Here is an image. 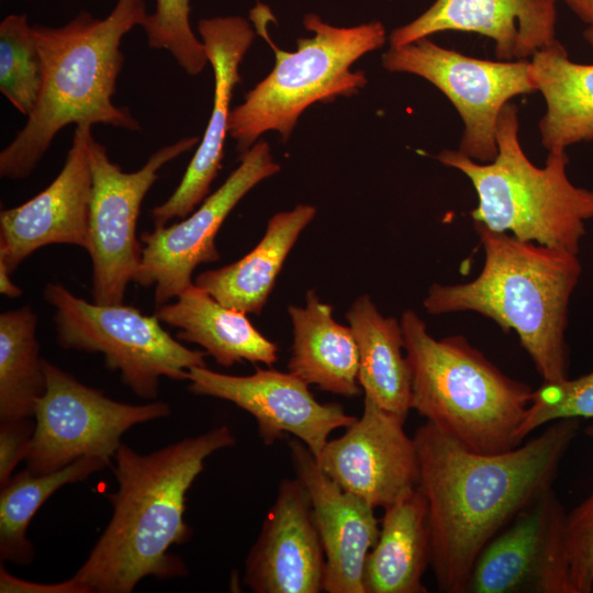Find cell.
<instances>
[{
    "label": "cell",
    "mask_w": 593,
    "mask_h": 593,
    "mask_svg": "<svg viewBox=\"0 0 593 593\" xmlns=\"http://www.w3.org/2000/svg\"><path fill=\"white\" fill-rule=\"evenodd\" d=\"M566 522L567 512L550 488L486 542L466 593H574Z\"/></svg>",
    "instance_id": "13"
},
{
    "label": "cell",
    "mask_w": 593,
    "mask_h": 593,
    "mask_svg": "<svg viewBox=\"0 0 593 593\" xmlns=\"http://www.w3.org/2000/svg\"><path fill=\"white\" fill-rule=\"evenodd\" d=\"M530 61L536 90L546 101L539 122L542 146L562 152L593 139V64L572 61L557 40L537 51Z\"/></svg>",
    "instance_id": "25"
},
{
    "label": "cell",
    "mask_w": 593,
    "mask_h": 593,
    "mask_svg": "<svg viewBox=\"0 0 593 593\" xmlns=\"http://www.w3.org/2000/svg\"><path fill=\"white\" fill-rule=\"evenodd\" d=\"M227 425L149 454L121 444L114 455L118 490L109 524L72 579L85 593H131L146 577H182L188 569L168 551L190 538L186 495L215 451L232 447Z\"/></svg>",
    "instance_id": "2"
},
{
    "label": "cell",
    "mask_w": 593,
    "mask_h": 593,
    "mask_svg": "<svg viewBox=\"0 0 593 593\" xmlns=\"http://www.w3.org/2000/svg\"><path fill=\"white\" fill-rule=\"evenodd\" d=\"M43 368L46 390L36 404L26 458V469L35 474L56 471L88 456L111 462L128 428L171 414L166 402H119L46 359Z\"/></svg>",
    "instance_id": "10"
},
{
    "label": "cell",
    "mask_w": 593,
    "mask_h": 593,
    "mask_svg": "<svg viewBox=\"0 0 593 593\" xmlns=\"http://www.w3.org/2000/svg\"><path fill=\"white\" fill-rule=\"evenodd\" d=\"M91 124L77 125L57 177L26 202L0 212V262L12 273L38 248L89 245Z\"/></svg>",
    "instance_id": "16"
},
{
    "label": "cell",
    "mask_w": 593,
    "mask_h": 593,
    "mask_svg": "<svg viewBox=\"0 0 593 593\" xmlns=\"http://www.w3.org/2000/svg\"><path fill=\"white\" fill-rule=\"evenodd\" d=\"M0 592L1 593H85L82 588L70 578L58 583H37L21 580L10 574L1 564L0 567Z\"/></svg>",
    "instance_id": "34"
},
{
    "label": "cell",
    "mask_w": 593,
    "mask_h": 593,
    "mask_svg": "<svg viewBox=\"0 0 593 593\" xmlns=\"http://www.w3.org/2000/svg\"><path fill=\"white\" fill-rule=\"evenodd\" d=\"M199 142L198 136L181 138L153 153L138 170L125 172L110 159L107 148L93 135L90 137L92 183L87 251L92 265L94 303H123L142 259L143 245L136 237L142 202L160 168Z\"/></svg>",
    "instance_id": "9"
},
{
    "label": "cell",
    "mask_w": 593,
    "mask_h": 593,
    "mask_svg": "<svg viewBox=\"0 0 593 593\" xmlns=\"http://www.w3.org/2000/svg\"><path fill=\"white\" fill-rule=\"evenodd\" d=\"M316 209L299 204L275 214L261 240L243 258L200 273L194 284L221 304L260 315L282 265Z\"/></svg>",
    "instance_id": "23"
},
{
    "label": "cell",
    "mask_w": 593,
    "mask_h": 593,
    "mask_svg": "<svg viewBox=\"0 0 593 593\" xmlns=\"http://www.w3.org/2000/svg\"><path fill=\"white\" fill-rule=\"evenodd\" d=\"M36 325L30 305L0 314V421L34 416L45 393Z\"/></svg>",
    "instance_id": "28"
},
{
    "label": "cell",
    "mask_w": 593,
    "mask_h": 593,
    "mask_svg": "<svg viewBox=\"0 0 593 593\" xmlns=\"http://www.w3.org/2000/svg\"><path fill=\"white\" fill-rule=\"evenodd\" d=\"M430 566L427 503L416 486L384 508L379 537L363 570L366 593H426Z\"/></svg>",
    "instance_id": "24"
},
{
    "label": "cell",
    "mask_w": 593,
    "mask_h": 593,
    "mask_svg": "<svg viewBox=\"0 0 593 593\" xmlns=\"http://www.w3.org/2000/svg\"><path fill=\"white\" fill-rule=\"evenodd\" d=\"M270 146L257 141L240 155L225 182L180 222L156 226L139 236L142 259L133 282L154 287L156 307L189 288L194 269L220 259L216 234L236 204L260 181L279 172Z\"/></svg>",
    "instance_id": "12"
},
{
    "label": "cell",
    "mask_w": 593,
    "mask_h": 593,
    "mask_svg": "<svg viewBox=\"0 0 593 593\" xmlns=\"http://www.w3.org/2000/svg\"><path fill=\"white\" fill-rule=\"evenodd\" d=\"M382 66L419 76L440 90L463 122L458 150L479 163L496 157V128L504 105L516 96L537 91L528 59H480L441 47L428 37L391 46L382 55Z\"/></svg>",
    "instance_id": "11"
},
{
    "label": "cell",
    "mask_w": 593,
    "mask_h": 593,
    "mask_svg": "<svg viewBox=\"0 0 593 593\" xmlns=\"http://www.w3.org/2000/svg\"><path fill=\"white\" fill-rule=\"evenodd\" d=\"M198 32L213 69L212 112L179 186L164 203L150 211L155 227L165 226L176 217L184 219L206 198L221 169L231 100L234 88L242 81L239 65L255 37L250 23L238 15L202 19Z\"/></svg>",
    "instance_id": "17"
},
{
    "label": "cell",
    "mask_w": 593,
    "mask_h": 593,
    "mask_svg": "<svg viewBox=\"0 0 593 593\" xmlns=\"http://www.w3.org/2000/svg\"><path fill=\"white\" fill-rule=\"evenodd\" d=\"M411 371V410L481 454L513 449L533 388L503 373L465 336L434 338L413 310L400 320Z\"/></svg>",
    "instance_id": "5"
},
{
    "label": "cell",
    "mask_w": 593,
    "mask_h": 593,
    "mask_svg": "<svg viewBox=\"0 0 593 593\" xmlns=\"http://www.w3.org/2000/svg\"><path fill=\"white\" fill-rule=\"evenodd\" d=\"M346 318L358 347V380L365 395L406 418L411 410V371L400 322L383 316L369 295L357 298Z\"/></svg>",
    "instance_id": "26"
},
{
    "label": "cell",
    "mask_w": 593,
    "mask_h": 593,
    "mask_svg": "<svg viewBox=\"0 0 593 593\" xmlns=\"http://www.w3.org/2000/svg\"><path fill=\"white\" fill-rule=\"evenodd\" d=\"M518 130V109L508 102L499 116L492 161L479 163L451 149L436 158L472 183L478 195L470 213L473 223L579 255L585 223L593 219V190L569 180L566 150L549 152L545 167L535 166L521 146Z\"/></svg>",
    "instance_id": "6"
},
{
    "label": "cell",
    "mask_w": 593,
    "mask_h": 593,
    "mask_svg": "<svg viewBox=\"0 0 593 593\" xmlns=\"http://www.w3.org/2000/svg\"><path fill=\"white\" fill-rule=\"evenodd\" d=\"M584 38L589 43V45L593 48V24L589 25L584 33Z\"/></svg>",
    "instance_id": "37"
},
{
    "label": "cell",
    "mask_w": 593,
    "mask_h": 593,
    "mask_svg": "<svg viewBox=\"0 0 593 593\" xmlns=\"http://www.w3.org/2000/svg\"><path fill=\"white\" fill-rule=\"evenodd\" d=\"M473 226L484 251L480 273L465 283H433L425 310L432 315H483L504 332L516 333L544 382L568 378L566 329L582 273L579 255Z\"/></svg>",
    "instance_id": "4"
},
{
    "label": "cell",
    "mask_w": 593,
    "mask_h": 593,
    "mask_svg": "<svg viewBox=\"0 0 593 593\" xmlns=\"http://www.w3.org/2000/svg\"><path fill=\"white\" fill-rule=\"evenodd\" d=\"M592 592H593V588H592Z\"/></svg>",
    "instance_id": "38"
},
{
    "label": "cell",
    "mask_w": 593,
    "mask_h": 593,
    "mask_svg": "<svg viewBox=\"0 0 593 593\" xmlns=\"http://www.w3.org/2000/svg\"><path fill=\"white\" fill-rule=\"evenodd\" d=\"M580 430L579 418L551 422L525 444L481 454L427 422L414 440L427 503L430 567L439 591L466 593L477 557L521 510L553 488Z\"/></svg>",
    "instance_id": "1"
},
{
    "label": "cell",
    "mask_w": 593,
    "mask_h": 593,
    "mask_svg": "<svg viewBox=\"0 0 593 593\" xmlns=\"http://www.w3.org/2000/svg\"><path fill=\"white\" fill-rule=\"evenodd\" d=\"M108 466L112 463L88 456L49 473L35 474L25 469L12 477L0 492L1 561L31 563L34 548L26 530L35 513L61 486L83 481Z\"/></svg>",
    "instance_id": "27"
},
{
    "label": "cell",
    "mask_w": 593,
    "mask_h": 593,
    "mask_svg": "<svg viewBox=\"0 0 593 593\" xmlns=\"http://www.w3.org/2000/svg\"><path fill=\"white\" fill-rule=\"evenodd\" d=\"M305 306L288 307L293 326L290 372L305 383L345 398L361 394L358 347L350 326L337 323L333 306L321 302L314 290Z\"/></svg>",
    "instance_id": "22"
},
{
    "label": "cell",
    "mask_w": 593,
    "mask_h": 593,
    "mask_svg": "<svg viewBox=\"0 0 593 593\" xmlns=\"http://www.w3.org/2000/svg\"><path fill=\"white\" fill-rule=\"evenodd\" d=\"M41 86V59L33 26L25 13L9 14L0 23V91L27 116Z\"/></svg>",
    "instance_id": "29"
},
{
    "label": "cell",
    "mask_w": 593,
    "mask_h": 593,
    "mask_svg": "<svg viewBox=\"0 0 593 593\" xmlns=\"http://www.w3.org/2000/svg\"><path fill=\"white\" fill-rule=\"evenodd\" d=\"M553 0H436L415 20L393 30L391 46L444 31L485 35L499 60H524L556 41Z\"/></svg>",
    "instance_id": "20"
},
{
    "label": "cell",
    "mask_w": 593,
    "mask_h": 593,
    "mask_svg": "<svg viewBox=\"0 0 593 593\" xmlns=\"http://www.w3.org/2000/svg\"><path fill=\"white\" fill-rule=\"evenodd\" d=\"M155 10L142 27L148 46L167 51L189 75H199L209 63L201 38L190 24L191 0H155Z\"/></svg>",
    "instance_id": "30"
},
{
    "label": "cell",
    "mask_w": 593,
    "mask_h": 593,
    "mask_svg": "<svg viewBox=\"0 0 593 593\" xmlns=\"http://www.w3.org/2000/svg\"><path fill=\"white\" fill-rule=\"evenodd\" d=\"M325 555L302 482L284 479L245 560L244 583L255 593L323 591Z\"/></svg>",
    "instance_id": "18"
},
{
    "label": "cell",
    "mask_w": 593,
    "mask_h": 593,
    "mask_svg": "<svg viewBox=\"0 0 593 593\" xmlns=\"http://www.w3.org/2000/svg\"><path fill=\"white\" fill-rule=\"evenodd\" d=\"M559 1V0H553ZM563 1L584 23L593 24V0H560Z\"/></svg>",
    "instance_id": "35"
},
{
    "label": "cell",
    "mask_w": 593,
    "mask_h": 593,
    "mask_svg": "<svg viewBox=\"0 0 593 593\" xmlns=\"http://www.w3.org/2000/svg\"><path fill=\"white\" fill-rule=\"evenodd\" d=\"M35 422L26 418L0 421V486L12 478V472L20 461L26 460Z\"/></svg>",
    "instance_id": "33"
},
{
    "label": "cell",
    "mask_w": 593,
    "mask_h": 593,
    "mask_svg": "<svg viewBox=\"0 0 593 593\" xmlns=\"http://www.w3.org/2000/svg\"><path fill=\"white\" fill-rule=\"evenodd\" d=\"M296 478L305 486L325 555L323 591L366 593L363 570L380 533L374 507L344 490L299 439L288 441Z\"/></svg>",
    "instance_id": "19"
},
{
    "label": "cell",
    "mask_w": 593,
    "mask_h": 593,
    "mask_svg": "<svg viewBox=\"0 0 593 593\" xmlns=\"http://www.w3.org/2000/svg\"><path fill=\"white\" fill-rule=\"evenodd\" d=\"M188 390L222 399L254 416L266 445L291 434L318 458L332 432L346 428L357 417L338 403H321L309 384L292 372L256 368L249 376H231L205 366L188 371Z\"/></svg>",
    "instance_id": "14"
},
{
    "label": "cell",
    "mask_w": 593,
    "mask_h": 593,
    "mask_svg": "<svg viewBox=\"0 0 593 593\" xmlns=\"http://www.w3.org/2000/svg\"><path fill=\"white\" fill-rule=\"evenodd\" d=\"M147 15L146 0H118L103 19L81 11L63 26H33L42 86L25 125L0 153L2 178L29 177L69 124L141 130L130 110L115 105L112 97L124 63L122 38Z\"/></svg>",
    "instance_id": "3"
},
{
    "label": "cell",
    "mask_w": 593,
    "mask_h": 593,
    "mask_svg": "<svg viewBox=\"0 0 593 593\" xmlns=\"http://www.w3.org/2000/svg\"><path fill=\"white\" fill-rule=\"evenodd\" d=\"M563 418H593V371L535 389L519 436L524 440L540 426Z\"/></svg>",
    "instance_id": "31"
},
{
    "label": "cell",
    "mask_w": 593,
    "mask_h": 593,
    "mask_svg": "<svg viewBox=\"0 0 593 593\" xmlns=\"http://www.w3.org/2000/svg\"><path fill=\"white\" fill-rule=\"evenodd\" d=\"M303 25L313 35L299 38L294 52L268 41L276 56L272 70L231 111L228 135L240 155L269 131L287 141L310 105L358 93L367 78L362 71H353L351 65L387 40L379 21L339 27L307 13Z\"/></svg>",
    "instance_id": "7"
},
{
    "label": "cell",
    "mask_w": 593,
    "mask_h": 593,
    "mask_svg": "<svg viewBox=\"0 0 593 593\" xmlns=\"http://www.w3.org/2000/svg\"><path fill=\"white\" fill-rule=\"evenodd\" d=\"M404 423L365 395L361 416L328 439L316 461L344 490L385 508L418 484L417 449Z\"/></svg>",
    "instance_id": "15"
},
{
    "label": "cell",
    "mask_w": 593,
    "mask_h": 593,
    "mask_svg": "<svg viewBox=\"0 0 593 593\" xmlns=\"http://www.w3.org/2000/svg\"><path fill=\"white\" fill-rule=\"evenodd\" d=\"M45 300L54 307L58 345L68 350L99 353L108 369L144 400L157 398L161 377L188 380L192 367L205 366L208 355L172 338L153 315L120 304H98L48 283Z\"/></svg>",
    "instance_id": "8"
},
{
    "label": "cell",
    "mask_w": 593,
    "mask_h": 593,
    "mask_svg": "<svg viewBox=\"0 0 593 593\" xmlns=\"http://www.w3.org/2000/svg\"><path fill=\"white\" fill-rule=\"evenodd\" d=\"M11 272L0 262V292L8 298H19L22 295V289L10 278Z\"/></svg>",
    "instance_id": "36"
},
{
    "label": "cell",
    "mask_w": 593,
    "mask_h": 593,
    "mask_svg": "<svg viewBox=\"0 0 593 593\" xmlns=\"http://www.w3.org/2000/svg\"><path fill=\"white\" fill-rule=\"evenodd\" d=\"M567 550L574 593H591L593 588V490L567 513Z\"/></svg>",
    "instance_id": "32"
},
{
    "label": "cell",
    "mask_w": 593,
    "mask_h": 593,
    "mask_svg": "<svg viewBox=\"0 0 593 593\" xmlns=\"http://www.w3.org/2000/svg\"><path fill=\"white\" fill-rule=\"evenodd\" d=\"M154 314L178 328L179 340L201 346L223 367L247 360L271 366L278 359V346L266 338L246 313L225 306L194 282L175 302L157 306Z\"/></svg>",
    "instance_id": "21"
}]
</instances>
